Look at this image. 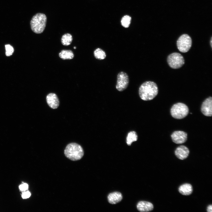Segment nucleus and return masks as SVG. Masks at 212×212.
Here are the masks:
<instances>
[{
    "instance_id": "f03ea898",
    "label": "nucleus",
    "mask_w": 212,
    "mask_h": 212,
    "mask_svg": "<svg viewBox=\"0 0 212 212\" xmlns=\"http://www.w3.org/2000/svg\"><path fill=\"white\" fill-rule=\"evenodd\" d=\"M65 156L72 161L80 160L83 157L84 152L82 147L76 143H71L68 144L64 150Z\"/></svg>"
},
{
    "instance_id": "0eeeda50",
    "label": "nucleus",
    "mask_w": 212,
    "mask_h": 212,
    "mask_svg": "<svg viewBox=\"0 0 212 212\" xmlns=\"http://www.w3.org/2000/svg\"><path fill=\"white\" fill-rule=\"evenodd\" d=\"M129 83V77L127 74L123 72H120L117 76L116 88L117 90L121 92L125 90Z\"/></svg>"
},
{
    "instance_id": "5701e85b",
    "label": "nucleus",
    "mask_w": 212,
    "mask_h": 212,
    "mask_svg": "<svg viewBox=\"0 0 212 212\" xmlns=\"http://www.w3.org/2000/svg\"><path fill=\"white\" fill-rule=\"evenodd\" d=\"M207 211L208 212H212V205L211 204L209 205L207 208Z\"/></svg>"
},
{
    "instance_id": "9d476101",
    "label": "nucleus",
    "mask_w": 212,
    "mask_h": 212,
    "mask_svg": "<svg viewBox=\"0 0 212 212\" xmlns=\"http://www.w3.org/2000/svg\"><path fill=\"white\" fill-rule=\"evenodd\" d=\"M189 152L187 147L184 145H180L176 148L175 151V154L178 158L183 160L187 158Z\"/></svg>"
},
{
    "instance_id": "7ed1b4c3",
    "label": "nucleus",
    "mask_w": 212,
    "mask_h": 212,
    "mask_svg": "<svg viewBox=\"0 0 212 212\" xmlns=\"http://www.w3.org/2000/svg\"><path fill=\"white\" fill-rule=\"evenodd\" d=\"M47 18L43 13H38L34 15L30 21L32 30L34 33L39 34L43 32L46 27Z\"/></svg>"
},
{
    "instance_id": "1a4fd4ad",
    "label": "nucleus",
    "mask_w": 212,
    "mask_h": 212,
    "mask_svg": "<svg viewBox=\"0 0 212 212\" xmlns=\"http://www.w3.org/2000/svg\"><path fill=\"white\" fill-rule=\"evenodd\" d=\"M202 113L205 116H211L212 115V98H206L203 102L201 108Z\"/></svg>"
},
{
    "instance_id": "393cba45",
    "label": "nucleus",
    "mask_w": 212,
    "mask_h": 212,
    "mask_svg": "<svg viewBox=\"0 0 212 212\" xmlns=\"http://www.w3.org/2000/svg\"><path fill=\"white\" fill-rule=\"evenodd\" d=\"M74 49H76V47H74Z\"/></svg>"
},
{
    "instance_id": "6e6552de",
    "label": "nucleus",
    "mask_w": 212,
    "mask_h": 212,
    "mask_svg": "<svg viewBox=\"0 0 212 212\" xmlns=\"http://www.w3.org/2000/svg\"><path fill=\"white\" fill-rule=\"evenodd\" d=\"M171 138L173 141L177 144L185 143L187 140V133L183 131H176L171 134Z\"/></svg>"
},
{
    "instance_id": "4be33fe9",
    "label": "nucleus",
    "mask_w": 212,
    "mask_h": 212,
    "mask_svg": "<svg viewBox=\"0 0 212 212\" xmlns=\"http://www.w3.org/2000/svg\"><path fill=\"white\" fill-rule=\"evenodd\" d=\"M31 195L30 192L28 191L22 193L21 197L23 199H26L29 198Z\"/></svg>"
},
{
    "instance_id": "ddd939ff",
    "label": "nucleus",
    "mask_w": 212,
    "mask_h": 212,
    "mask_svg": "<svg viewBox=\"0 0 212 212\" xmlns=\"http://www.w3.org/2000/svg\"><path fill=\"white\" fill-rule=\"evenodd\" d=\"M122 198V194L118 192L110 193L108 196V202L111 204H115L120 202Z\"/></svg>"
},
{
    "instance_id": "9b49d317",
    "label": "nucleus",
    "mask_w": 212,
    "mask_h": 212,
    "mask_svg": "<svg viewBox=\"0 0 212 212\" xmlns=\"http://www.w3.org/2000/svg\"><path fill=\"white\" fill-rule=\"evenodd\" d=\"M47 103L53 109L57 108L59 105V101L57 95L54 93H50L46 97Z\"/></svg>"
},
{
    "instance_id": "412c9836",
    "label": "nucleus",
    "mask_w": 212,
    "mask_h": 212,
    "mask_svg": "<svg viewBox=\"0 0 212 212\" xmlns=\"http://www.w3.org/2000/svg\"><path fill=\"white\" fill-rule=\"evenodd\" d=\"M19 189L21 191H25L28 188V185L26 183H23L19 186Z\"/></svg>"
},
{
    "instance_id": "20e7f679",
    "label": "nucleus",
    "mask_w": 212,
    "mask_h": 212,
    "mask_svg": "<svg viewBox=\"0 0 212 212\" xmlns=\"http://www.w3.org/2000/svg\"><path fill=\"white\" fill-rule=\"evenodd\" d=\"M189 109L185 104L181 102L173 105L170 109L171 116L174 118L180 119L185 117L188 115Z\"/></svg>"
},
{
    "instance_id": "b1692460",
    "label": "nucleus",
    "mask_w": 212,
    "mask_h": 212,
    "mask_svg": "<svg viewBox=\"0 0 212 212\" xmlns=\"http://www.w3.org/2000/svg\"><path fill=\"white\" fill-rule=\"evenodd\" d=\"M212 37H211V41H210V44H211V47H212Z\"/></svg>"
},
{
    "instance_id": "4468645a",
    "label": "nucleus",
    "mask_w": 212,
    "mask_h": 212,
    "mask_svg": "<svg viewBox=\"0 0 212 212\" xmlns=\"http://www.w3.org/2000/svg\"><path fill=\"white\" fill-rule=\"evenodd\" d=\"M178 190L181 194L185 196H188L192 193L193 188L191 184L186 183L180 186Z\"/></svg>"
},
{
    "instance_id": "f257e3e1",
    "label": "nucleus",
    "mask_w": 212,
    "mask_h": 212,
    "mask_svg": "<svg viewBox=\"0 0 212 212\" xmlns=\"http://www.w3.org/2000/svg\"><path fill=\"white\" fill-rule=\"evenodd\" d=\"M158 88L154 82L146 81L141 84L139 89V94L140 98L144 101L153 100L157 95Z\"/></svg>"
},
{
    "instance_id": "f3484780",
    "label": "nucleus",
    "mask_w": 212,
    "mask_h": 212,
    "mask_svg": "<svg viewBox=\"0 0 212 212\" xmlns=\"http://www.w3.org/2000/svg\"><path fill=\"white\" fill-rule=\"evenodd\" d=\"M72 40V35L69 33H66L62 36L61 42L63 45L67 46L71 44Z\"/></svg>"
},
{
    "instance_id": "f8f14e48",
    "label": "nucleus",
    "mask_w": 212,
    "mask_h": 212,
    "mask_svg": "<svg viewBox=\"0 0 212 212\" xmlns=\"http://www.w3.org/2000/svg\"><path fill=\"white\" fill-rule=\"evenodd\" d=\"M137 207L140 212H149L152 211L154 208L153 205L150 202L141 201L137 204Z\"/></svg>"
},
{
    "instance_id": "39448f33",
    "label": "nucleus",
    "mask_w": 212,
    "mask_h": 212,
    "mask_svg": "<svg viewBox=\"0 0 212 212\" xmlns=\"http://www.w3.org/2000/svg\"><path fill=\"white\" fill-rule=\"evenodd\" d=\"M167 61L169 66L173 69L180 68L185 63L183 56L177 52H174L169 55L167 57Z\"/></svg>"
},
{
    "instance_id": "423d86ee",
    "label": "nucleus",
    "mask_w": 212,
    "mask_h": 212,
    "mask_svg": "<svg viewBox=\"0 0 212 212\" xmlns=\"http://www.w3.org/2000/svg\"><path fill=\"white\" fill-rule=\"evenodd\" d=\"M192 44L191 38L186 34H184L180 36L177 41L178 49L180 52L183 53L188 52L191 48Z\"/></svg>"
},
{
    "instance_id": "aec40b11",
    "label": "nucleus",
    "mask_w": 212,
    "mask_h": 212,
    "mask_svg": "<svg viewBox=\"0 0 212 212\" xmlns=\"http://www.w3.org/2000/svg\"><path fill=\"white\" fill-rule=\"evenodd\" d=\"M5 48L6 56L8 57L11 55L14 51L13 47L10 44H7L5 45Z\"/></svg>"
},
{
    "instance_id": "2eb2a0df",
    "label": "nucleus",
    "mask_w": 212,
    "mask_h": 212,
    "mask_svg": "<svg viewBox=\"0 0 212 212\" xmlns=\"http://www.w3.org/2000/svg\"><path fill=\"white\" fill-rule=\"evenodd\" d=\"M59 57L63 60L71 59L74 57L72 51L70 50H63L59 53Z\"/></svg>"
},
{
    "instance_id": "dca6fc26",
    "label": "nucleus",
    "mask_w": 212,
    "mask_h": 212,
    "mask_svg": "<svg viewBox=\"0 0 212 212\" xmlns=\"http://www.w3.org/2000/svg\"><path fill=\"white\" fill-rule=\"evenodd\" d=\"M138 138V135L135 131H132L129 132L126 138V142L127 145H130L133 142L137 140Z\"/></svg>"
},
{
    "instance_id": "6ab92c4d",
    "label": "nucleus",
    "mask_w": 212,
    "mask_h": 212,
    "mask_svg": "<svg viewBox=\"0 0 212 212\" xmlns=\"http://www.w3.org/2000/svg\"><path fill=\"white\" fill-rule=\"evenodd\" d=\"M131 17L129 16L125 15L122 19L121 23L122 25L124 27H128L130 24Z\"/></svg>"
},
{
    "instance_id": "a211bd4d",
    "label": "nucleus",
    "mask_w": 212,
    "mask_h": 212,
    "mask_svg": "<svg viewBox=\"0 0 212 212\" xmlns=\"http://www.w3.org/2000/svg\"><path fill=\"white\" fill-rule=\"evenodd\" d=\"M94 54L95 57L99 60L103 59L106 56L105 52L100 48H97L94 51Z\"/></svg>"
}]
</instances>
